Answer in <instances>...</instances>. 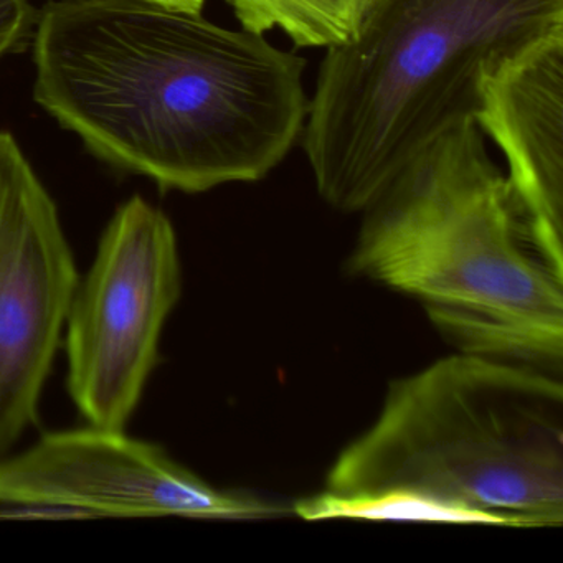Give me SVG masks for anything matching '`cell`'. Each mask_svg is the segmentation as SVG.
Here are the masks:
<instances>
[{
    "instance_id": "6da1fadb",
    "label": "cell",
    "mask_w": 563,
    "mask_h": 563,
    "mask_svg": "<svg viewBox=\"0 0 563 563\" xmlns=\"http://www.w3.org/2000/svg\"><path fill=\"white\" fill-rule=\"evenodd\" d=\"M34 64L35 101L60 126L164 190L265 179L308 118L305 58L141 0H54Z\"/></svg>"
},
{
    "instance_id": "7a4b0ae2",
    "label": "cell",
    "mask_w": 563,
    "mask_h": 563,
    "mask_svg": "<svg viewBox=\"0 0 563 563\" xmlns=\"http://www.w3.org/2000/svg\"><path fill=\"white\" fill-rule=\"evenodd\" d=\"M362 213L352 275L417 299L463 354L560 377L563 272L473 118L431 141Z\"/></svg>"
},
{
    "instance_id": "3957f363",
    "label": "cell",
    "mask_w": 563,
    "mask_h": 563,
    "mask_svg": "<svg viewBox=\"0 0 563 563\" xmlns=\"http://www.w3.org/2000/svg\"><path fill=\"white\" fill-rule=\"evenodd\" d=\"M559 27L563 0H375L354 37L325 52L309 100L302 147L319 196L364 212L474 117L487 71Z\"/></svg>"
},
{
    "instance_id": "277c9868",
    "label": "cell",
    "mask_w": 563,
    "mask_h": 563,
    "mask_svg": "<svg viewBox=\"0 0 563 563\" xmlns=\"http://www.w3.org/2000/svg\"><path fill=\"white\" fill-rule=\"evenodd\" d=\"M418 489L516 527L563 522L560 377L463 354L394 380L380 415L329 471L325 490Z\"/></svg>"
},
{
    "instance_id": "5b68a950",
    "label": "cell",
    "mask_w": 563,
    "mask_h": 563,
    "mask_svg": "<svg viewBox=\"0 0 563 563\" xmlns=\"http://www.w3.org/2000/svg\"><path fill=\"white\" fill-rule=\"evenodd\" d=\"M183 292L169 217L134 196L108 223L68 311V388L93 427L124 430L159 362Z\"/></svg>"
},
{
    "instance_id": "8992f818",
    "label": "cell",
    "mask_w": 563,
    "mask_h": 563,
    "mask_svg": "<svg viewBox=\"0 0 563 563\" xmlns=\"http://www.w3.org/2000/svg\"><path fill=\"white\" fill-rule=\"evenodd\" d=\"M0 506L55 510L62 517L256 520L285 506L246 490L219 489L163 448L93 427L57 431L0 460Z\"/></svg>"
},
{
    "instance_id": "52a82bcc",
    "label": "cell",
    "mask_w": 563,
    "mask_h": 563,
    "mask_svg": "<svg viewBox=\"0 0 563 563\" xmlns=\"http://www.w3.org/2000/svg\"><path fill=\"white\" fill-rule=\"evenodd\" d=\"M78 283L55 200L0 131V460L37 423Z\"/></svg>"
},
{
    "instance_id": "ba28073f",
    "label": "cell",
    "mask_w": 563,
    "mask_h": 563,
    "mask_svg": "<svg viewBox=\"0 0 563 563\" xmlns=\"http://www.w3.org/2000/svg\"><path fill=\"white\" fill-rule=\"evenodd\" d=\"M473 118L503 151L537 245L563 272V27L487 71Z\"/></svg>"
},
{
    "instance_id": "9c48e42d",
    "label": "cell",
    "mask_w": 563,
    "mask_h": 563,
    "mask_svg": "<svg viewBox=\"0 0 563 563\" xmlns=\"http://www.w3.org/2000/svg\"><path fill=\"white\" fill-rule=\"evenodd\" d=\"M292 510L305 520L362 519L516 527L512 520L499 514L405 487L364 494L324 490L298 500Z\"/></svg>"
},
{
    "instance_id": "30bf717a",
    "label": "cell",
    "mask_w": 563,
    "mask_h": 563,
    "mask_svg": "<svg viewBox=\"0 0 563 563\" xmlns=\"http://www.w3.org/2000/svg\"><path fill=\"white\" fill-rule=\"evenodd\" d=\"M245 31L285 32L298 48L345 44L375 0H227Z\"/></svg>"
},
{
    "instance_id": "8fae6325",
    "label": "cell",
    "mask_w": 563,
    "mask_h": 563,
    "mask_svg": "<svg viewBox=\"0 0 563 563\" xmlns=\"http://www.w3.org/2000/svg\"><path fill=\"white\" fill-rule=\"evenodd\" d=\"M34 21L29 0H0V60L25 41Z\"/></svg>"
},
{
    "instance_id": "7c38bea8",
    "label": "cell",
    "mask_w": 563,
    "mask_h": 563,
    "mask_svg": "<svg viewBox=\"0 0 563 563\" xmlns=\"http://www.w3.org/2000/svg\"><path fill=\"white\" fill-rule=\"evenodd\" d=\"M141 2L169 9V11L190 12V14H200L206 4V0H141Z\"/></svg>"
}]
</instances>
